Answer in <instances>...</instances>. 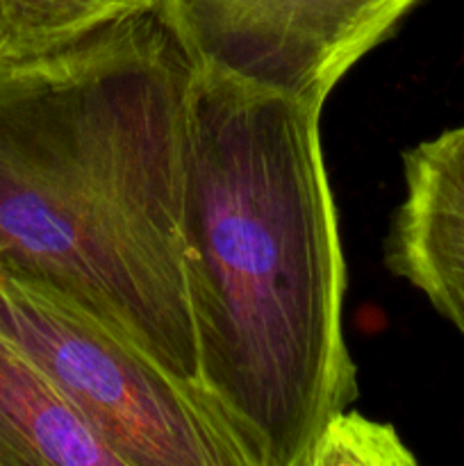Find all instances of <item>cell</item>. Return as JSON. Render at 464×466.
I'll use <instances>...</instances> for the list:
<instances>
[{
	"instance_id": "8992f818",
	"label": "cell",
	"mask_w": 464,
	"mask_h": 466,
	"mask_svg": "<svg viewBox=\"0 0 464 466\" xmlns=\"http://www.w3.org/2000/svg\"><path fill=\"white\" fill-rule=\"evenodd\" d=\"M0 466H127L71 400L3 335Z\"/></svg>"
},
{
	"instance_id": "5b68a950",
	"label": "cell",
	"mask_w": 464,
	"mask_h": 466,
	"mask_svg": "<svg viewBox=\"0 0 464 466\" xmlns=\"http://www.w3.org/2000/svg\"><path fill=\"white\" fill-rule=\"evenodd\" d=\"M403 180L385 264L464 339V123L412 146Z\"/></svg>"
},
{
	"instance_id": "3957f363",
	"label": "cell",
	"mask_w": 464,
	"mask_h": 466,
	"mask_svg": "<svg viewBox=\"0 0 464 466\" xmlns=\"http://www.w3.org/2000/svg\"><path fill=\"white\" fill-rule=\"evenodd\" d=\"M0 335L127 466H257L198 387L164 371L71 303L3 273Z\"/></svg>"
},
{
	"instance_id": "ba28073f",
	"label": "cell",
	"mask_w": 464,
	"mask_h": 466,
	"mask_svg": "<svg viewBox=\"0 0 464 466\" xmlns=\"http://www.w3.org/2000/svg\"><path fill=\"white\" fill-rule=\"evenodd\" d=\"M305 466H421L394 426L341 412L314 444Z\"/></svg>"
},
{
	"instance_id": "6da1fadb",
	"label": "cell",
	"mask_w": 464,
	"mask_h": 466,
	"mask_svg": "<svg viewBox=\"0 0 464 466\" xmlns=\"http://www.w3.org/2000/svg\"><path fill=\"white\" fill-rule=\"evenodd\" d=\"M194 71L155 12L0 59V273L198 385L187 259Z\"/></svg>"
},
{
	"instance_id": "7a4b0ae2",
	"label": "cell",
	"mask_w": 464,
	"mask_h": 466,
	"mask_svg": "<svg viewBox=\"0 0 464 466\" xmlns=\"http://www.w3.org/2000/svg\"><path fill=\"white\" fill-rule=\"evenodd\" d=\"M321 112L194 73L185 230L198 385L257 466H305L358 399Z\"/></svg>"
},
{
	"instance_id": "52a82bcc",
	"label": "cell",
	"mask_w": 464,
	"mask_h": 466,
	"mask_svg": "<svg viewBox=\"0 0 464 466\" xmlns=\"http://www.w3.org/2000/svg\"><path fill=\"white\" fill-rule=\"evenodd\" d=\"M155 7L157 0H0V59L50 53Z\"/></svg>"
},
{
	"instance_id": "277c9868",
	"label": "cell",
	"mask_w": 464,
	"mask_h": 466,
	"mask_svg": "<svg viewBox=\"0 0 464 466\" xmlns=\"http://www.w3.org/2000/svg\"><path fill=\"white\" fill-rule=\"evenodd\" d=\"M419 0H157L194 73L323 109L341 77Z\"/></svg>"
}]
</instances>
